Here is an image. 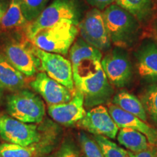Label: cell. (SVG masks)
Instances as JSON below:
<instances>
[{"label":"cell","instance_id":"5bb4252c","mask_svg":"<svg viewBox=\"0 0 157 157\" xmlns=\"http://www.w3.org/2000/svg\"><path fill=\"white\" fill-rule=\"evenodd\" d=\"M139 76L151 84H157V43L145 39L135 52Z\"/></svg>","mask_w":157,"mask_h":157},{"label":"cell","instance_id":"2e32d148","mask_svg":"<svg viewBox=\"0 0 157 157\" xmlns=\"http://www.w3.org/2000/svg\"><path fill=\"white\" fill-rule=\"evenodd\" d=\"M55 138L44 143H34L29 146H19L5 143L0 145V156L2 157H37L49 150Z\"/></svg>","mask_w":157,"mask_h":157},{"label":"cell","instance_id":"e0dca14e","mask_svg":"<svg viewBox=\"0 0 157 157\" xmlns=\"http://www.w3.org/2000/svg\"><path fill=\"white\" fill-rule=\"evenodd\" d=\"M25 84L23 74L12 65L6 57L0 55V85L6 89L15 91Z\"/></svg>","mask_w":157,"mask_h":157},{"label":"cell","instance_id":"484cf974","mask_svg":"<svg viewBox=\"0 0 157 157\" xmlns=\"http://www.w3.org/2000/svg\"><path fill=\"white\" fill-rule=\"evenodd\" d=\"M55 157H78V151L71 143H65L62 145Z\"/></svg>","mask_w":157,"mask_h":157},{"label":"cell","instance_id":"ac0fdd59","mask_svg":"<svg viewBox=\"0 0 157 157\" xmlns=\"http://www.w3.org/2000/svg\"><path fill=\"white\" fill-rule=\"evenodd\" d=\"M112 103L146 122L147 114L140 100L126 90H121L116 94L112 99Z\"/></svg>","mask_w":157,"mask_h":157},{"label":"cell","instance_id":"ba28073f","mask_svg":"<svg viewBox=\"0 0 157 157\" xmlns=\"http://www.w3.org/2000/svg\"><path fill=\"white\" fill-rule=\"evenodd\" d=\"M80 34L86 42L101 51L111 48V42L101 10L93 8L86 13L78 24Z\"/></svg>","mask_w":157,"mask_h":157},{"label":"cell","instance_id":"7a4b0ae2","mask_svg":"<svg viewBox=\"0 0 157 157\" xmlns=\"http://www.w3.org/2000/svg\"><path fill=\"white\" fill-rule=\"evenodd\" d=\"M102 13L111 43L124 49L132 47L140 35V22L117 4L107 7Z\"/></svg>","mask_w":157,"mask_h":157},{"label":"cell","instance_id":"3957f363","mask_svg":"<svg viewBox=\"0 0 157 157\" xmlns=\"http://www.w3.org/2000/svg\"><path fill=\"white\" fill-rule=\"evenodd\" d=\"M78 25L64 21L39 31L31 39L34 46L48 52L66 56L78 34Z\"/></svg>","mask_w":157,"mask_h":157},{"label":"cell","instance_id":"277c9868","mask_svg":"<svg viewBox=\"0 0 157 157\" xmlns=\"http://www.w3.org/2000/svg\"><path fill=\"white\" fill-rule=\"evenodd\" d=\"M80 10L77 0H54L26 28L28 38L32 39L39 31L64 21L79 24Z\"/></svg>","mask_w":157,"mask_h":157},{"label":"cell","instance_id":"9a60e30c","mask_svg":"<svg viewBox=\"0 0 157 157\" xmlns=\"http://www.w3.org/2000/svg\"><path fill=\"white\" fill-rule=\"evenodd\" d=\"M108 111L119 128H129L138 131L146 135L149 144L157 146V129L113 103L109 104Z\"/></svg>","mask_w":157,"mask_h":157},{"label":"cell","instance_id":"5b68a950","mask_svg":"<svg viewBox=\"0 0 157 157\" xmlns=\"http://www.w3.org/2000/svg\"><path fill=\"white\" fill-rule=\"evenodd\" d=\"M7 109L12 117L28 124L41 122L45 115L44 102L29 90H21L8 96Z\"/></svg>","mask_w":157,"mask_h":157},{"label":"cell","instance_id":"30bf717a","mask_svg":"<svg viewBox=\"0 0 157 157\" xmlns=\"http://www.w3.org/2000/svg\"><path fill=\"white\" fill-rule=\"evenodd\" d=\"M78 127L95 135H102L114 139L119 127L111 117L108 109L102 105H97L86 113L83 119L77 122Z\"/></svg>","mask_w":157,"mask_h":157},{"label":"cell","instance_id":"ffe728a7","mask_svg":"<svg viewBox=\"0 0 157 157\" xmlns=\"http://www.w3.org/2000/svg\"><path fill=\"white\" fill-rule=\"evenodd\" d=\"M115 3L133 15L139 22L149 20L153 14V0H115Z\"/></svg>","mask_w":157,"mask_h":157},{"label":"cell","instance_id":"f546056e","mask_svg":"<svg viewBox=\"0 0 157 157\" xmlns=\"http://www.w3.org/2000/svg\"><path fill=\"white\" fill-rule=\"evenodd\" d=\"M153 36H154V40L157 43V21L155 22L154 27H153Z\"/></svg>","mask_w":157,"mask_h":157},{"label":"cell","instance_id":"9c48e42d","mask_svg":"<svg viewBox=\"0 0 157 157\" xmlns=\"http://www.w3.org/2000/svg\"><path fill=\"white\" fill-rule=\"evenodd\" d=\"M0 136L7 143L24 146L38 143L41 139L36 125L6 115L0 116Z\"/></svg>","mask_w":157,"mask_h":157},{"label":"cell","instance_id":"603a6c76","mask_svg":"<svg viewBox=\"0 0 157 157\" xmlns=\"http://www.w3.org/2000/svg\"><path fill=\"white\" fill-rule=\"evenodd\" d=\"M94 140L105 157H129L127 151L118 146L108 137L102 135H95Z\"/></svg>","mask_w":157,"mask_h":157},{"label":"cell","instance_id":"4dcf8cb0","mask_svg":"<svg viewBox=\"0 0 157 157\" xmlns=\"http://www.w3.org/2000/svg\"><path fill=\"white\" fill-rule=\"evenodd\" d=\"M0 97H1V85H0Z\"/></svg>","mask_w":157,"mask_h":157},{"label":"cell","instance_id":"d6986e66","mask_svg":"<svg viewBox=\"0 0 157 157\" xmlns=\"http://www.w3.org/2000/svg\"><path fill=\"white\" fill-rule=\"evenodd\" d=\"M117 140L121 146L132 153L146 150L150 145L146 135L129 128H121L117 133Z\"/></svg>","mask_w":157,"mask_h":157},{"label":"cell","instance_id":"1f68e13d","mask_svg":"<svg viewBox=\"0 0 157 157\" xmlns=\"http://www.w3.org/2000/svg\"><path fill=\"white\" fill-rule=\"evenodd\" d=\"M154 1H155V2H157V0H154Z\"/></svg>","mask_w":157,"mask_h":157},{"label":"cell","instance_id":"6da1fadb","mask_svg":"<svg viewBox=\"0 0 157 157\" xmlns=\"http://www.w3.org/2000/svg\"><path fill=\"white\" fill-rule=\"evenodd\" d=\"M101 60V51L82 38L70 48L74 86L83 94L86 107L106 103L113 95V88L104 73Z\"/></svg>","mask_w":157,"mask_h":157},{"label":"cell","instance_id":"cb8c5ba5","mask_svg":"<svg viewBox=\"0 0 157 157\" xmlns=\"http://www.w3.org/2000/svg\"><path fill=\"white\" fill-rule=\"evenodd\" d=\"M25 18L28 23L32 22L46 7L50 0H20Z\"/></svg>","mask_w":157,"mask_h":157},{"label":"cell","instance_id":"7402d4cb","mask_svg":"<svg viewBox=\"0 0 157 157\" xmlns=\"http://www.w3.org/2000/svg\"><path fill=\"white\" fill-rule=\"evenodd\" d=\"M140 100L147 116L157 126V84H151L141 93Z\"/></svg>","mask_w":157,"mask_h":157},{"label":"cell","instance_id":"7c38bea8","mask_svg":"<svg viewBox=\"0 0 157 157\" xmlns=\"http://www.w3.org/2000/svg\"><path fill=\"white\" fill-rule=\"evenodd\" d=\"M31 86L42 96L49 106L67 103L73 95L68 88L55 81L44 72L37 74Z\"/></svg>","mask_w":157,"mask_h":157},{"label":"cell","instance_id":"8fae6325","mask_svg":"<svg viewBox=\"0 0 157 157\" xmlns=\"http://www.w3.org/2000/svg\"><path fill=\"white\" fill-rule=\"evenodd\" d=\"M86 113L84 95L76 89L70 101L48 106V113L50 117L65 126H71L78 122L84 117Z\"/></svg>","mask_w":157,"mask_h":157},{"label":"cell","instance_id":"4fadbf2b","mask_svg":"<svg viewBox=\"0 0 157 157\" xmlns=\"http://www.w3.org/2000/svg\"><path fill=\"white\" fill-rule=\"evenodd\" d=\"M5 54L9 62L25 76H34L40 68V61L31 47L23 43H10L5 47Z\"/></svg>","mask_w":157,"mask_h":157},{"label":"cell","instance_id":"52a82bcc","mask_svg":"<svg viewBox=\"0 0 157 157\" xmlns=\"http://www.w3.org/2000/svg\"><path fill=\"white\" fill-rule=\"evenodd\" d=\"M101 66L112 86L122 88L132 82V66L126 49L116 47L102 58Z\"/></svg>","mask_w":157,"mask_h":157},{"label":"cell","instance_id":"44dd1931","mask_svg":"<svg viewBox=\"0 0 157 157\" xmlns=\"http://www.w3.org/2000/svg\"><path fill=\"white\" fill-rule=\"evenodd\" d=\"M23 15L20 0H10L8 7L4 14L0 26L3 29H13L28 24Z\"/></svg>","mask_w":157,"mask_h":157},{"label":"cell","instance_id":"d4e9b609","mask_svg":"<svg viewBox=\"0 0 157 157\" xmlns=\"http://www.w3.org/2000/svg\"><path fill=\"white\" fill-rule=\"evenodd\" d=\"M78 140L86 157H105L95 140L90 138L84 132L79 133Z\"/></svg>","mask_w":157,"mask_h":157},{"label":"cell","instance_id":"83f0119b","mask_svg":"<svg viewBox=\"0 0 157 157\" xmlns=\"http://www.w3.org/2000/svg\"><path fill=\"white\" fill-rule=\"evenodd\" d=\"M87 1L94 8H97L101 11L115 2V0H87Z\"/></svg>","mask_w":157,"mask_h":157},{"label":"cell","instance_id":"836d02e7","mask_svg":"<svg viewBox=\"0 0 157 157\" xmlns=\"http://www.w3.org/2000/svg\"><path fill=\"white\" fill-rule=\"evenodd\" d=\"M156 157H157V155H156Z\"/></svg>","mask_w":157,"mask_h":157},{"label":"cell","instance_id":"8992f818","mask_svg":"<svg viewBox=\"0 0 157 157\" xmlns=\"http://www.w3.org/2000/svg\"><path fill=\"white\" fill-rule=\"evenodd\" d=\"M30 47L33 53L40 61V69L74 93L76 89L73 78V68L70 60L65 58L62 55L41 50L32 43Z\"/></svg>","mask_w":157,"mask_h":157},{"label":"cell","instance_id":"f1b7e54d","mask_svg":"<svg viewBox=\"0 0 157 157\" xmlns=\"http://www.w3.org/2000/svg\"><path fill=\"white\" fill-rule=\"evenodd\" d=\"M8 1L7 0H0V22H1L2 18L4 14L7 10V7L9 5Z\"/></svg>","mask_w":157,"mask_h":157},{"label":"cell","instance_id":"d6a6232c","mask_svg":"<svg viewBox=\"0 0 157 157\" xmlns=\"http://www.w3.org/2000/svg\"><path fill=\"white\" fill-rule=\"evenodd\" d=\"M0 157H2V156H0Z\"/></svg>","mask_w":157,"mask_h":157},{"label":"cell","instance_id":"4316f807","mask_svg":"<svg viewBox=\"0 0 157 157\" xmlns=\"http://www.w3.org/2000/svg\"><path fill=\"white\" fill-rule=\"evenodd\" d=\"M129 157H156L157 147L156 146L149 145L148 148L142 151L137 153H132L128 151Z\"/></svg>","mask_w":157,"mask_h":157}]
</instances>
